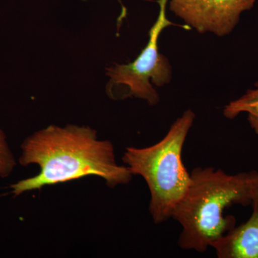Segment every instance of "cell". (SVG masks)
I'll return each mask as SVG.
<instances>
[{
    "label": "cell",
    "mask_w": 258,
    "mask_h": 258,
    "mask_svg": "<svg viewBox=\"0 0 258 258\" xmlns=\"http://www.w3.org/2000/svg\"><path fill=\"white\" fill-rule=\"evenodd\" d=\"M21 148L20 164H36L40 171L11 185L15 196L85 176L101 178L110 188L127 184L133 178L128 166L115 160L113 144L100 140L96 131L86 125H48L25 139Z\"/></svg>",
    "instance_id": "cell-1"
},
{
    "label": "cell",
    "mask_w": 258,
    "mask_h": 258,
    "mask_svg": "<svg viewBox=\"0 0 258 258\" xmlns=\"http://www.w3.org/2000/svg\"><path fill=\"white\" fill-rule=\"evenodd\" d=\"M190 174L188 189L171 217L181 226L179 247L203 252L235 227L233 217H224L225 209L252 203L249 174H228L213 167H199Z\"/></svg>",
    "instance_id": "cell-2"
},
{
    "label": "cell",
    "mask_w": 258,
    "mask_h": 258,
    "mask_svg": "<svg viewBox=\"0 0 258 258\" xmlns=\"http://www.w3.org/2000/svg\"><path fill=\"white\" fill-rule=\"evenodd\" d=\"M195 119V113L186 110L158 143L144 148L127 147L122 158L133 175L145 180L151 195L149 212L156 224L172 216L190 184L191 174L183 164L181 154Z\"/></svg>",
    "instance_id": "cell-3"
},
{
    "label": "cell",
    "mask_w": 258,
    "mask_h": 258,
    "mask_svg": "<svg viewBox=\"0 0 258 258\" xmlns=\"http://www.w3.org/2000/svg\"><path fill=\"white\" fill-rule=\"evenodd\" d=\"M169 0H157L159 13L157 21L149 32V41L138 57L128 64H113L106 69L109 80L106 92L112 99L129 97L139 98L154 106L160 101L156 88L171 82L172 69L166 56L160 53L158 46L159 36L164 29L173 23L166 17Z\"/></svg>",
    "instance_id": "cell-4"
},
{
    "label": "cell",
    "mask_w": 258,
    "mask_h": 258,
    "mask_svg": "<svg viewBox=\"0 0 258 258\" xmlns=\"http://www.w3.org/2000/svg\"><path fill=\"white\" fill-rule=\"evenodd\" d=\"M255 0H169V10L189 28L223 37L232 32L240 15Z\"/></svg>",
    "instance_id": "cell-5"
},
{
    "label": "cell",
    "mask_w": 258,
    "mask_h": 258,
    "mask_svg": "<svg viewBox=\"0 0 258 258\" xmlns=\"http://www.w3.org/2000/svg\"><path fill=\"white\" fill-rule=\"evenodd\" d=\"M244 224L231 229L211 246L219 258H258V208Z\"/></svg>",
    "instance_id": "cell-6"
},
{
    "label": "cell",
    "mask_w": 258,
    "mask_h": 258,
    "mask_svg": "<svg viewBox=\"0 0 258 258\" xmlns=\"http://www.w3.org/2000/svg\"><path fill=\"white\" fill-rule=\"evenodd\" d=\"M254 86L256 88L247 90L240 98L226 105L223 114L228 119H233L240 113H247L249 125L258 135V82Z\"/></svg>",
    "instance_id": "cell-7"
},
{
    "label": "cell",
    "mask_w": 258,
    "mask_h": 258,
    "mask_svg": "<svg viewBox=\"0 0 258 258\" xmlns=\"http://www.w3.org/2000/svg\"><path fill=\"white\" fill-rule=\"evenodd\" d=\"M16 165L15 158L7 143L4 132L0 129V177H7Z\"/></svg>",
    "instance_id": "cell-8"
},
{
    "label": "cell",
    "mask_w": 258,
    "mask_h": 258,
    "mask_svg": "<svg viewBox=\"0 0 258 258\" xmlns=\"http://www.w3.org/2000/svg\"><path fill=\"white\" fill-rule=\"evenodd\" d=\"M249 174V191H250L251 200L252 207L258 208V172L256 171H250Z\"/></svg>",
    "instance_id": "cell-9"
}]
</instances>
